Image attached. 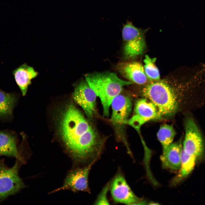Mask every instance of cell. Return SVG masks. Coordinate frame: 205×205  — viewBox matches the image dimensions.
Wrapping results in <instances>:
<instances>
[{
	"label": "cell",
	"instance_id": "obj_10",
	"mask_svg": "<svg viewBox=\"0 0 205 205\" xmlns=\"http://www.w3.org/2000/svg\"><path fill=\"white\" fill-rule=\"evenodd\" d=\"M111 105L112 122L116 129H120L127 124L132 109L131 101L128 97L119 94L114 98Z\"/></svg>",
	"mask_w": 205,
	"mask_h": 205
},
{
	"label": "cell",
	"instance_id": "obj_14",
	"mask_svg": "<svg viewBox=\"0 0 205 205\" xmlns=\"http://www.w3.org/2000/svg\"><path fill=\"white\" fill-rule=\"evenodd\" d=\"M16 138L11 132L0 131V156L5 155L15 157L18 161L23 159L17 146Z\"/></svg>",
	"mask_w": 205,
	"mask_h": 205
},
{
	"label": "cell",
	"instance_id": "obj_1",
	"mask_svg": "<svg viewBox=\"0 0 205 205\" xmlns=\"http://www.w3.org/2000/svg\"><path fill=\"white\" fill-rule=\"evenodd\" d=\"M60 128L62 139L75 159L85 162L98 157L101 149L98 135L73 104L65 109Z\"/></svg>",
	"mask_w": 205,
	"mask_h": 205
},
{
	"label": "cell",
	"instance_id": "obj_4",
	"mask_svg": "<svg viewBox=\"0 0 205 205\" xmlns=\"http://www.w3.org/2000/svg\"><path fill=\"white\" fill-rule=\"evenodd\" d=\"M145 30L136 27L129 21L123 25L122 36L123 54L125 58H134L143 53L146 48Z\"/></svg>",
	"mask_w": 205,
	"mask_h": 205
},
{
	"label": "cell",
	"instance_id": "obj_6",
	"mask_svg": "<svg viewBox=\"0 0 205 205\" xmlns=\"http://www.w3.org/2000/svg\"><path fill=\"white\" fill-rule=\"evenodd\" d=\"M184 125L185 135L183 149L189 155L196 158L200 157L204 150L203 139L200 131L191 117L186 119Z\"/></svg>",
	"mask_w": 205,
	"mask_h": 205
},
{
	"label": "cell",
	"instance_id": "obj_13",
	"mask_svg": "<svg viewBox=\"0 0 205 205\" xmlns=\"http://www.w3.org/2000/svg\"><path fill=\"white\" fill-rule=\"evenodd\" d=\"M183 150L181 141L171 144L163 151L160 159L163 167L173 171L178 170L180 166Z\"/></svg>",
	"mask_w": 205,
	"mask_h": 205
},
{
	"label": "cell",
	"instance_id": "obj_17",
	"mask_svg": "<svg viewBox=\"0 0 205 205\" xmlns=\"http://www.w3.org/2000/svg\"><path fill=\"white\" fill-rule=\"evenodd\" d=\"M17 100V97L15 94L6 93L0 90L1 118L7 120L11 118Z\"/></svg>",
	"mask_w": 205,
	"mask_h": 205
},
{
	"label": "cell",
	"instance_id": "obj_8",
	"mask_svg": "<svg viewBox=\"0 0 205 205\" xmlns=\"http://www.w3.org/2000/svg\"><path fill=\"white\" fill-rule=\"evenodd\" d=\"M110 190L112 197L116 202L136 204L144 202L133 193L124 177L120 173H118L113 179Z\"/></svg>",
	"mask_w": 205,
	"mask_h": 205
},
{
	"label": "cell",
	"instance_id": "obj_12",
	"mask_svg": "<svg viewBox=\"0 0 205 205\" xmlns=\"http://www.w3.org/2000/svg\"><path fill=\"white\" fill-rule=\"evenodd\" d=\"M116 68L123 77L137 84H144L147 81L144 67L139 62H120L117 64Z\"/></svg>",
	"mask_w": 205,
	"mask_h": 205
},
{
	"label": "cell",
	"instance_id": "obj_16",
	"mask_svg": "<svg viewBox=\"0 0 205 205\" xmlns=\"http://www.w3.org/2000/svg\"><path fill=\"white\" fill-rule=\"evenodd\" d=\"M196 158L195 157L186 153L183 149L179 170L171 181L173 186L177 185L191 173L195 166Z\"/></svg>",
	"mask_w": 205,
	"mask_h": 205
},
{
	"label": "cell",
	"instance_id": "obj_5",
	"mask_svg": "<svg viewBox=\"0 0 205 205\" xmlns=\"http://www.w3.org/2000/svg\"><path fill=\"white\" fill-rule=\"evenodd\" d=\"M18 161L11 167L0 161V201L15 194L24 187L19 175Z\"/></svg>",
	"mask_w": 205,
	"mask_h": 205
},
{
	"label": "cell",
	"instance_id": "obj_7",
	"mask_svg": "<svg viewBox=\"0 0 205 205\" xmlns=\"http://www.w3.org/2000/svg\"><path fill=\"white\" fill-rule=\"evenodd\" d=\"M161 118L157 107L153 103L146 99H141L136 102L134 114L128 120L127 124L139 132L140 128L145 123Z\"/></svg>",
	"mask_w": 205,
	"mask_h": 205
},
{
	"label": "cell",
	"instance_id": "obj_19",
	"mask_svg": "<svg viewBox=\"0 0 205 205\" xmlns=\"http://www.w3.org/2000/svg\"><path fill=\"white\" fill-rule=\"evenodd\" d=\"M155 58H151L146 55L144 60V69L146 75L151 80L158 81L160 79L159 70L155 64Z\"/></svg>",
	"mask_w": 205,
	"mask_h": 205
},
{
	"label": "cell",
	"instance_id": "obj_3",
	"mask_svg": "<svg viewBox=\"0 0 205 205\" xmlns=\"http://www.w3.org/2000/svg\"><path fill=\"white\" fill-rule=\"evenodd\" d=\"M142 93L155 105L161 118L173 115L178 109V104L174 91L165 80L150 83L143 89Z\"/></svg>",
	"mask_w": 205,
	"mask_h": 205
},
{
	"label": "cell",
	"instance_id": "obj_18",
	"mask_svg": "<svg viewBox=\"0 0 205 205\" xmlns=\"http://www.w3.org/2000/svg\"><path fill=\"white\" fill-rule=\"evenodd\" d=\"M175 134V130L172 125L165 124L160 127L157 137L162 146L163 151L172 143Z\"/></svg>",
	"mask_w": 205,
	"mask_h": 205
},
{
	"label": "cell",
	"instance_id": "obj_2",
	"mask_svg": "<svg viewBox=\"0 0 205 205\" xmlns=\"http://www.w3.org/2000/svg\"><path fill=\"white\" fill-rule=\"evenodd\" d=\"M85 77L90 87L100 98L103 115L106 117L109 116L110 108L114 98L120 94L124 87L132 84L131 81L123 80L116 73L109 71L87 73Z\"/></svg>",
	"mask_w": 205,
	"mask_h": 205
},
{
	"label": "cell",
	"instance_id": "obj_9",
	"mask_svg": "<svg viewBox=\"0 0 205 205\" xmlns=\"http://www.w3.org/2000/svg\"><path fill=\"white\" fill-rule=\"evenodd\" d=\"M97 95L85 79L81 80L73 93L75 101L83 109L86 116L91 118L95 110Z\"/></svg>",
	"mask_w": 205,
	"mask_h": 205
},
{
	"label": "cell",
	"instance_id": "obj_11",
	"mask_svg": "<svg viewBox=\"0 0 205 205\" xmlns=\"http://www.w3.org/2000/svg\"><path fill=\"white\" fill-rule=\"evenodd\" d=\"M95 159L86 166L71 172L67 177L63 186L56 190L70 189L74 191H89L88 184L89 173Z\"/></svg>",
	"mask_w": 205,
	"mask_h": 205
},
{
	"label": "cell",
	"instance_id": "obj_15",
	"mask_svg": "<svg viewBox=\"0 0 205 205\" xmlns=\"http://www.w3.org/2000/svg\"><path fill=\"white\" fill-rule=\"evenodd\" d=\"M13 73L23 96L26 94L31 80L36 77L38 74L33 67L26 63L16 69L13 71Z\"/></svg>",
	"mask_w": 205,
	"mask_h": 205
},
{
	"label": "cell",
	"instance_id": "obj_20",
	"mask_svg": "<svg viewBox=\"0 0 205 205\" xmlns=\"http://www.w3.org/2000/svg\"><path fill=\"white\" fill-rule=\"evenodd\" d=\"M109 188V184H107L103 188L95 201V204L109 205L110 204L107 198V194Z\"/></svg>",
	"mask_w": 205,
	"mask_h": 205
}]
</instances>
